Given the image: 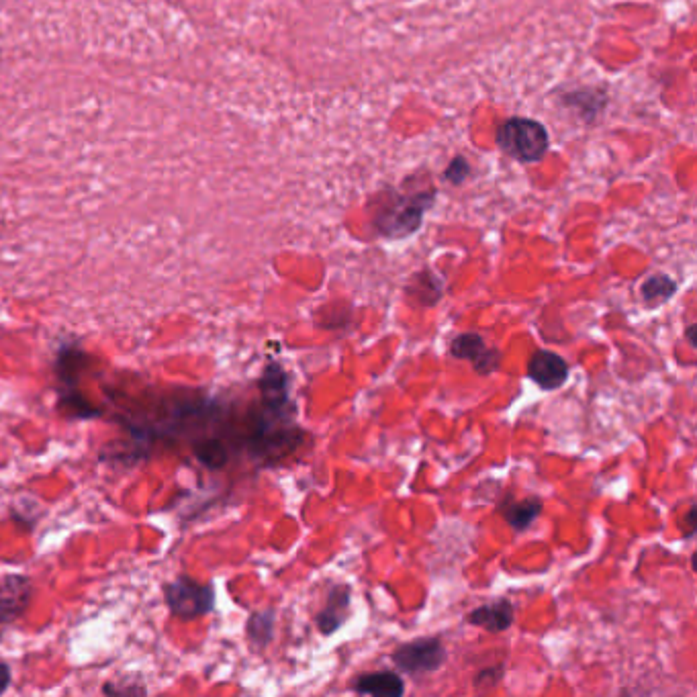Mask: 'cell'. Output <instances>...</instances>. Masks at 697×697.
Instances as JSON below:
<instances>
[{
	"mask_svg": "<svg viewBox=\"0 0 697 697\" xmlns=\"http://www.w3.org/2000/svg\"><path fill=\"white\" fill-rule=\"evenodd\" d=\"M501 150L520 162H538L548 150L546 129L532 119H509L497 131Z\"/></svg>",
	"mask_w": 697,
	"mask_h": 697,
	"instance_id": "1",
	"label": "cell"
},
{
	"mask_svg": "<svg viewBox=\"0 0 697 697\" xmlns=\"http://www.w3.org/2000/svg\"><path fill=\"white\" fill-rule=\"evenodd\" d=\"M164 599L172 616L182 620H197L213 612L215 589L193 577H176L164 585Z\"/></svg>",
	"mask_w": 697,
	"mask_h": 697,
	"instance_id": "2",
	"label": "cell"
},
{
	"mask_svg": "<svg viewBox=\"0 0 697 697\" xmlns=\"http://www.w3.org/2000/svg\"><path fill=\"white\" fill-rule=\"evenodd\" d=\"M446 646L438 636L417 638L401 644L391 655L395 667L407 675H426L438 671L446 663Z\"/></svg>",
	"mask_w": 697,
	"mask_h": 697,
	"instance_id": "3",
	"label": "cell"
},
{
	"mask_svg": "<svg viewBox=\"0 0 697 697\" xmlns=\"http://www.w3.org/2000/svg\"><path fill=\"white\" fill-rule=\"evenodd\" d=\"M258 385H260V395H262V411L276 415V417H287V420H293L295 413H297V407L291 401L289 375L285 373L283 366L278 362H268Z\"/></svg>",
	"mask_w": 697,
	"mask_h": 697,
	"instance_id": "4",
	"label": "cell"
},
{
	"mask_svg": "<svg viewBox=\"0 0 697 697\" xmlns=\"http://www.w3.org/2000/svg\"><path fill=\"white\" fill-rule=\"evenodd\" d=\"M33 597V583L19 573L0 575V624L19 620L29 608Z\"/></svg>",
	"mask_w": 697,
	"mask_h": 697,
	"instance_id": "5",
	"label": "cell"
},
{
	"mask_svg": "<svg viewBox=\"0 0 697 697\" xmlns=\"http://www.w3.org/2000/svg\"><path fill=\"white\" fill-rule=\"evenodd\" d=\"M450 354L460 360H471L479 375L493 373L501 362L499 350L489 348L485 338L479 334H458L450 342Z\"/></svg>",
	"mask_w": 697,
	"mask_h": 697,
	"instance_id": "6",
	"label": "cell"
},
{
	"mask_svg": "<svg viewBox=\"0 0 697 697\" xmlns=\"http://www.w3.org/2000/svg\"><path fill=\"white\" fill-rule=\"evenodd\" d=\"M528 377L544 391L561 389L569 379V362L556 352L540 350L528 362Z\"/></svg>",
	"mask_w": 697,
	"mask_h": 697,
	"instance_id": "7",
	"label": "cell"
},
{
	"mask_svg": "<svg viewBox=\"0 0 697 697\" xmlns=\"http://www.w3.org/2000/svg\"><path fill=\"white\" fill-rule=\"evenodd\" d=\"M350 608H352V589L348 585H334L328 597H325L323 608L317 616V630L323 636H332L350 618Z\"/></svg>",
	"mask_w": 697,
	"mask_h": 697,
	"instance_id": "8",
	"label": "cell"
},
{
	"mask_svg": "<svg viewBox=\"0 0 697 697\" xmlns=\"http://www.w3.org/2000/svg\"><path fill=\"white\" fill-rule=\"evenodd\" d=\"M514 614H516V608L509 599H495V601L485 603V606H479L473 612H469L467 624L477 626V628H485L491 634H499V632H505L507 628H511V624H514Z\"/></svg>",
	"mask_w": 697,
	"mask_h": 697,
	"instance_id": "9",
	"label": "cell"
},
{
	"mask_svg": "<svg viewBox=\"0 0 697 697\" xmlns=\"http://www.w3.org/2000/svg\"><path fill=\"white\" fill-rule=\"evenodd\" d=\"M352 689L360 695L401 697L405 693V681L395 671H373L354 677Z\"/></svg>",
	"mask_w": 697,
	"mask_h": 697,
	"instance_id": "10",
	"label": "cell"
},
{
	"mask_svg": "<svg viewBox=\"0 0 697 697\" xmlns=\"http://www.w3.org/2000/svg\"><path fill=\"white\" fill-rule=\"evenodd\" d=\"M430 205V201L422 203L420 201H415L413 205H405L403 209L391 213V215H385V219L379 223L381 231L385 236L389 238H403V236H409L413 234V231L420 227L422 223V213L424 209Z\"/></svg>",
	"mask_w": 697,
	"mask_h": 697,
	"instance_id": "11",
	"label": "cell"
},
{
	"mask_svg": "<svg viewBox=\"0 0 697 697\" xmlns=\"http://www.w3.org/2000/svg\"><path fill=\"white\" fill-rule=\"evenodd\" d=\"M540 514H542V501L538 497H530V499L509 503L503 507V516L507 524L518 532L528 530L538 520Z\"/></svg>",
	"mask_w": 697,
	"mask_h": 697,
	"instance_id": "12",
	"label": "cell"
},
{
	"mask_svg": "<svg viewBox=\"0 0 697 697\" xmlns=\"http://www.w3.org/2000/svg\"><path fill=\"white\" fill-rule=\"evenodd\" d=\"M640 293L648 307H657L677 293V283L667 274H653L646 278Z\"/></svg>",
	"mask_w": 697,
	"mask_h": 697,
	"instance_id": "13",
	"label": "cell"
},
{
	"mask_svg": "<svg viewBox=\"0 0 697 697\" xmlns=\"http://www.w3.org/2000/svg\"><path fill=\"white\" fill-rule=\"evenodd\" d=\"M248 638L256 648H264L270 644L272 640V630H274V612L266 610V612H256L250 616L248 620Z\"/></svg>",
	"mask_w": 697,
	"mask_h": 697,
	"instance_id": "14",
	"label": "cell"
},
{
	"mask_svg": "<svg viewBox=\"0 0 697 697\" xmlns=\"http://www.w3.org/2000/svg\"><path fill=\"white\" fill-rule=\"evenodd\" d=\"M197 456L201 460H205L207 464H211V467H223V464L227 462V452H225L223 444L217 442V440L199 446L197 448Z\"/></svg>",
	"mask_w": 697,
	"mask_h": 697,
	"instance_id": "15",
	"label": "cell"
},
{
	"mask_svg": "<svg viewBox=\"0 0 697 697\" xmlns=\"http://www.w3.org/2000/svg\"><path fill=\"white\" fill-rule=\"evenodd\" d=\"M503 677V667L495 665V667H487L483 669L477 677H475V687L483 689V687H495Z\"/></svg>",
	"mask_w": 697,
	"mask_h": 697,
	"instance_id": "16",
	"label": "cell"
},
{
	"mask_svg": "<svg viewBox=\"0 0 697 697\" xmlns=\"http://www.w3.org/2000/svg\"><path fill=\"white\" fill-rule=\"evenodd\" d=\"M679 528L683 532V538H691L695 534V528H697V507L695 505H689L687 514L681 518Z\"/></svg>",
	"mask_w": 697,
	"mask_h": 697,
	"instance_id": "17",
	"label": "cell"
},
{
	"mask_svg": "<svg viewBox=\"0 0 697 697\" xmlns=\"http://www.w3.org/2000/svg\"><path fill=\"white\" fill-rule=\"evenodd\" d=\"M103 691L105 693H109V695H123V693H127V695H133V693H139V695H144L146 693V689L144 687H117V685H105L103 687Z\"/></svg>",
	"mask_w": 697,
	"mask_h": 697,
	"instance_id": "18",
	"label": "cell"
},
{
	"mask_svg": "<svg viewBox=\"0 0 697 697\" xmlns=\"http://www.w3.org/2000/svg\"><path fill=\"white\" fill-rule=\"evenodd\" d=\"M11 681H13V673H11V667L7 663L0 661V695L7 693V689L11 687Z\"/></svg>",
	"mask_w": 697,
	"mask_h": 697,
	"instance_id": "19",
	"label": "cell"
},
{
	"mask_svg": "<svg viewBox=\"0 0 697 697\" xmlns=\"http://www.w3.org/2000/svg\"><path fill=\"white\" fill-rule=\"evenodd\" d=\"M695 330H697V325L695 323H691V325H687V330H685V338H687V342L695 348Z\"/></svg>",
	"mask_w": 697,
	"mask_h": 697,
	"instance_id": "20",
	"label": "cell"
}]
</instances>
